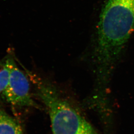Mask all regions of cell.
Returning <instances> with one entry per match:
<instances>
[{"label": "cell", "instance_id": "cell-1", "mask_svg": "<svg viewBox=\"0 0 134 134\" xmlns=\"http://www.w3.org/2000/svg\"><path fill=\"white\" fill-rule=\"evenodd\" d=\"M134 32V0H107L100 14L95 50L96 65L114 69Z\"/></svg>", "mask_w": 134, "mask_h": 134}, {"label": "cell", "instance_id": "cell-2", "mask_svg": "<svg viewBox=\"0 0 134 134\" xmlns=\"http://www.w3.org/2000/svg\"><path fill=\"white\" fill-rule=\"evenodd\" d=\"M28 75L48 109L53 134H97L83 117L62 98L54 86L30 73Z\"/></svg>", "mask_w": 134, "mask_h": 134}, {"label": "cell", "instance_id": "cell-3", "mask_svg": "<svg viewBox=\"0 0 134 134\" xmlns=\"http://www.w3.org/2000/svg\"><path fill=\"white\" fill-rule=\"evenodd\" d=\"M9 68L8 85L2 95L13 106L37 107L30 91L29 81L27 75L18 67L14 59H6Z\"/></svg>", "mask_w": 134, "mask_h": 134}, {"label": "cell", "instance_id": "cell-4", "mask_svg": "<svg viewBox=\"0 0 134 134\" xmlns=\"http://www.w3.org/2000/svg\"><path fill=\"white\" fill-rule=\"evenodd\" d=\"M0 134H24L19 123L1 105Z\"/></svg>", "mask_w": 134, "mask_h": 134}, {"label": "cell", "instance_id": "cell-5", "mask_svg": "<svg viewBox=\"0 0 134 134\" xmlns=\"http://www.w3.org/2000/svg\"><path fill=\"white\" fill-rule=\"evenodd\" d=\"M9 68L6 60L0 61V94H2L8 85Z\"/></svg>", "mask_w": 134, "mask_h": 134}]
</instances>
